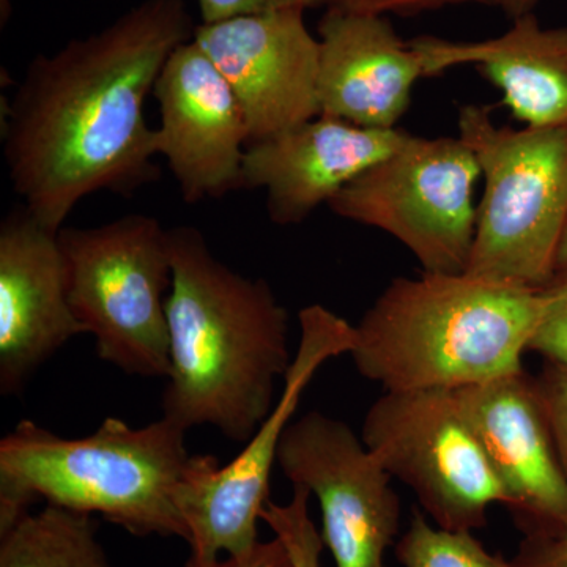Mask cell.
<instances>
[{
	"label": "cell",
	"instance_id": "23",
	"mask_svg": "<svg viewBox=\"0 0 567 567\" xmlns=\"http://www.w3.org/2000/svg\"><path fill=\"white\" fill-rule=\"evenodd\" d=\"M203 24L233 20V18L254 17V14L275 13L286 10H308L316 7H331L334 0H197Z\"/></svg>",
	"mask_w": 567,
	"mask_h": 567
},
{
	"label": "cell",
	"instance_id": "25",
	"mask_svg": "<svg viewBox=\"0 0 567 567\" xmlns=\"http://www.w3.org/2000/svg\"><path fill=\"white\" fill-rule=\"evenodd\" d=\"M458 3L495 7V0H334L331 7H341L354 13L386 17V13L412 14L417 11L442 9L446 6H458Z\"/></svg>",
	"mask_w": 567,
	"mask_h": 567
},
{
	"label": "cell",
	"instance_id": "13",
	"mask_svg": "<svg viewBox=\"0 0 567 567\" xmlns=\"http://www.w3.org/2000/svg\"><path fill=\"white\" fill-rule=\"evenodd\" d=\"M61 229L24 205L0 224V391L17 394L84 328L69 300Z\"/></svg>",
	"mask_w": 567,
	"mask_h": 567
},
{
	"label": "cell",
	"instance_id": "18",
	"mask_svg": "<svg viewBox=\"0 0 567 567\" xmlns=\"http://www.w3.org/2000/svg\"><path fill=\"white\" fill-rule=\"evenodd\" d=\"M0 567H114L91 514L47 505L0 533Z\"/></svg>",
	"mask_w": 567,
	"mask_h": 567
},
{
	"label": "cell",
	"instance_id": "20",
	"mask_svg": "<svg viewBox=\"0 0 567 567\" xmlns=\"http://www.w3.org/2000/svg\"><path fill=\"white\" fill-rule=\"evenodd\" d=\"M311 496L308 488L293 486L289 503L279 505L268 499L260 514V520L270 527L287 548L292 567H322L320 559L324 544L309 513Z\"/></svg>",
	"mask_w": 567,
	"mask_h": 567
},
{
	"label": "cell",
	"instance_id": "2",
	"mask_svg": "<svg viewBox=\"0 0 567 567\" xmlns=\"http://www.w3.org/2000/svg\"><path fill=\"white\" fill-rule=\"evenodd\" d=\"M169 375L163 417L183 431L213 425L246 443L278 401L292 353L289 312L270 284L213 256L199 230L169 229Z\"/></svg>",
	"mask_w": 567,
	"mask_h": 567
},
{
	"label": "cell",
	"instance_id": "21",
	"mask_svg": "<svg viewBox=\"0 0 567 567\" xmlns=\"http://www.w3.org/2000/svg\"><path fill=\"white\" fill-rule=\"evenodd\" d=\"M540 293L543 317L529 352L540 354L547 363L567 365V230L554 270Z\"/></svg>",
	"mask_w": 567,
	"mask_h": 567
},
{
	"label": "cell",
	"instance_id": "11",
	"mask_svg": "<svg viewBox=\"0 0 567 567\" xmlns=\"http://www.w3.org/2000/svg\"><path fill=\"white\" fill-rule=\"evenodd\" d=\"M193 40L237 95L249 145L320 115V43L303 10L199 24Z\"/></svg>",
	"mask_w": 567,
	"mask_h": 567
},
{
	"label": "cell",
	"instance_id": "16",
	"mask_svg": "<svg viewBox=\"0 0 567 567\" xmlns=\"http://www.w3.org/2000/svg\"><path fill=\"white\" fill-rule=\"evenodd\" d=\"M320 115L371 130H395L425 76L415 48L386 17L330 7L319 24Z\"/></svg>",
	"mask_w": 567,
	"mask_h": 567
},
{
	"label": "cell",
	"instance_id": "15",
	"mask_svg": "<svg viewBox=\"0 0 567 567\" xmlns=\"http://www.w3.org/2000/svg\"><path fill=\"white\" fill-rule=\"evenodd\" d=\"M409 136L399 128H363L317 115L248 145L241 188L264 189L271 221L295 226L320 205L330 204L336 194L398 151Z\"/></svg>",
	"mask_w": 567,
	"mask_h": 567
},
{
	"label": "cell",
	"instance_id": "6",
	"mask_svg": "<svg viewBox=\"0 0 567 567\" xmlns=\"http://www.w3.org/2000/svg\"><path fill=\"white\" fill-rule=\"evenodd\" d=\"M69 300L96 354L130 375L167 379L173 284L169 229L153 216L126 215L103 226H63Z\"/></svg>",
	"mask_w": 567,
	"mask_h": 567
},
{
	"label": "cell",
	"instance_id": "4",
	"mask_svg": "<svg viewBox=\"0 0 567 567\" xmlns=\"http://www.w3.org/2000/svg\"><path fill=\"white\" fill-rule=\"evenodd\" d=\"M540 290L466 274L395 278L354 324V368L388 393L461 390L524 372Z\"/></svg>",
	"mask_w": 567,
	"mask_h": 567
},
{
	"label": "cell",
	"instance_id": "26",
	"mask_svg": "<svg viewBox=\"0 0 567 567\" xmlns=\"http://www.w3.org/2000/svg\"><path fill=\"white\" fill-rule=\"evenodd\" d=\"M210 567H292L287 548L278 537L270 540H259L252 548L240 555H230Z\"/></svg>",
	"mask_w": 567,
	"mask_h": 567
},
{
	"label": "cell",
	"instance_id": "3",
	"mask_svg": "<svg viewBox=\"0 0 567 567\" xmlns=\"http://www.w3.org/2000/svg\"><path fill=\"white\" fill-rule=\"evenodd\" d=\"M185 434L166 417L144 427L106 417L82 439L21 421L0 442V533L43 498L74 513L100 514L132 535L188 543L186 492L219 462L189 453Z\"/></svg>",
	"mask_w": 567,
	"mask_h": 567
},
{
	"label": "cell",
	"instance_id": "9",
	"mask_svg": "<svg viewBox=\"0 0 567 567\" xmlns=\"http://www.w3.org/2000/svg\"><path fill=\"white\" fill-rule=\"evenodd\" d=\"M298 322L297 353L270 415L233 462L213 466L188 488L182 507L192 548L186 567H210L218 559L245 554L259 543L257 524L270 499L271 472L305 390L327 361L353 350L354 324L331 309L306 306Z\"/></svg>",
	"mask_w": 567,
	"mask_h": 567
},
{
	"label": "cell",
	"instance_id": "10",
	"mask_svg": "<svg viewBox=\"0 0 567 567\" xmlns=\"http://www.w3.org/2000/svg\"><path fill=\"white\" fill-rule=\"evenodd\" d=\"M278 465L292 486L316 496L320 536L336 567H388L386 551L401 536V498L393 476L350 425L320 412L293 420Z\"/></svg>",
	"mask_w": 567,
	"mask_h": 567
},
{
	"label": "cell",
	"instance_id": "22",
	"mask_svg": "<svg viewBox=\"0 0 567 567\" xmlns=\"http://www.w3.org/2000/svg\"><path fill=\"white\" fill-rule=\"evenodd\" d=\"M535 382L567 475V365L547 363Z\"/></svg>",
	"mask_w": 567,
	"mask_h": 567
},
{
	"label": "cell",
	"instance_id": "19",
	"mask_svg": "<svg viewBox=\"0 0 567 567\" xmlns=\"http://www.w3.org/2000/svg\"><path fill=\"white\" fill-rule=\"evenodd\" d=\"M394 557L402 567H517L513 559L491 554L472 532L436 527L420 511L399 536Z\"/></svg>",
	"mask_w": 567,
	"mask_h": 567
},
{
	"label": "cell",
	"instance_id": "7",
	"mask_svg": "<svg viewBox=\"0 0 567 567\" xmlns=\"http://www.w3.org/2000/svg\"><path fill=\"white\" fill-rule=\"evenodd\" d=\"M475 153L461 137L410 134L330 200L336 215L390 234L427 274L462 275L476 229Z\"/></svg>",
	"mask_w": 567,
	"mask_h": 567
},
{
	"label": "cell",
	"instance_id": "8",
	"mask_svg": "<svg viewBox=\"0 0 567 567\" xmlns=\"http://www.w3.org/2000/svg\"><path fill=\"white\" fill-rule=\"evenodd\" d=\"M361 439L436 527L473 533L486 527L492 506H509L454 390L385 391L369 406Z\"/></svg>",
	"mask_w": 567,
	"mask_h": 567
},
{
	"label": "cell",
	"instance_id": "17",
	"mask_svg": "<svg viewBox=\"0 0 567 567\" xmlns=\"http://www.w3.org/2000/svg\"><path fill=\"white\" fill-rule=\"evenodd\" d=\"M425 76L475 65L498 91L517 121L535 128L567 126V25L543 28L533 13L509 31L481 41L417 37Z\"/></svg>",
	"mask_w": 567,
	"mask_h": 567
},
{
	"label": "cell",
	"instance_id": "1",
	"mask_svg": "<svg viewBox=\"0 0 567 567\" xmlns=\"http://www.w3.org/2000/svg\"><path fill=\"white\" fill-rule=\"evenodd\" d=\"M194 29L185 0H142L29 63L2 122L3 156L14 193L41 223L62 229L91 194H132L159 178L145 102Z\"/></svg>",
	"mask_w": 567,
	"mask_h": 567
},
{
	"label": "cell",
	"instance_id": "24",
	"mask_svg": "<svg viewBox=\"0 0 567 567\" xmlns=\"http://www.w3.org/2000/svg\"><path fill=\"white\" fill-rule=\"evenodd\" d=\"M513 561L517 567H567V520L548 532L525 535Z\"/></svg>",
	"mask_w": 567,
	"mask_h": 567
},
{
	"label": "cell",
	"instance_id": "5",
	"mask_svg": "<svg viewBox=\"0 0 567 567\" xmlns=\"http://www.w3.org/2000/svg\"><path fill=\"white\" fill-rule=\"evenodd\" d=\"M458 137L484 177L465 274L543 289L567 230V126L511 128L468 104L458 111Z\"/></svg>",
	"mask_w": 567,
	"mask_h": 567
},
{
	"label": "cell",
	"instance_id": "14",
	"mask_svg": "<svg viewBox=\"0 0 567 567\" xmlns=\"http://www.w3.org/2000/svg\"><path fill=\"white\" fill-rule=\"evenodd\" d=\"M456 391L525 535L567 520V475L535 379L503 375Z\"/></svg>",
	"mask_w": 567,
	"mask_h": 567
},
{
	"label": "cell",
	"instance_id": "12",
	"mask_svg": "<svg viewBox=\"0 0 567 567\" xmlns=\"http://www.w3.org/2000/svg\"><path fill=\"white\" fill-rule=\"evenodd\" d=\"M153 96L162 115L156 155L173 171L183 200L203 203L241 188L248 123L229 82L196 41L171 54Z\"/></svg>",
	"mask_w": 567,
	"mask_h": 567
},
{
	"label": "cell",
	"instance_id": "27",
	"mask_svg": "<svg viewBox=\"0 0 567 567\" xmlns=\"http://www.w3.org/2000/svg\"><path fill=\"white\" fill-rule=\"evenodd\" d=\"M540 0H495V7L505 11L511 20L524 17V14L533 13Z\"/></svg>",
	"mask_w": 567,
	"mask_h": 567
},
{
	"label": "cell",
	"instance_id": "28",
	"mask_svg": "<svg viewBox=\"0 0 567 567\" xmlns=\"http://www.w3.org/2000/svg\"><path fill=\"white\" fill-rule=\"evenodd\" d=\"M11 13V2L10 0H0V22L2 25L9 21Z\"/></svg>",
	"mask_w": 567,
	"mask_h": 567
}]
</instances>
